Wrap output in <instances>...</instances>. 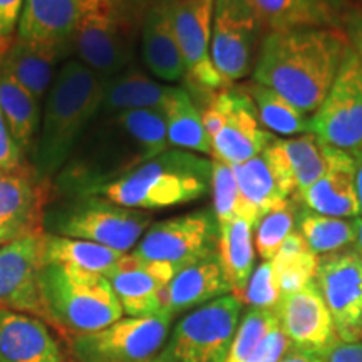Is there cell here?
Listing matches in <instances>:
<instances>
[{"label":"cell","instance_id":"obj_51","mask_svg":"<svg viewBox=\"0 0 362 362\" xmlns=\"http://www.w3.org/2000/svg\"><path fill=\"white\" fill-rule=\"evenodd\" d=\"M146 362H166V361L161 359L160 356H156V357H153V359H149V361H146Z\"/></svg>","mask_w":362,"mask_h":362},{"label":"cell","instance_id":"obj_39","mask_svg":"<svg viewBox=\"0 0 362 362\" xmlns=\"http://www.w3.org/2000/svg\"><path fill=\"white\" fill-rule=\"evenodd\" d=\"M214 166H211V183L210 192L214 197V211L218 220V225L226 223L228 220L238 216L240 208V192L238 183L235 178V171L232 165L220 160H214Z\"/></svg>","mask_w":362,"mask_h":362},{"label":"cell","instance_id":"obj_28","mask_svg":"<svg viewBox=\"0 0 362 362\" xmlns=\"http://www.w3.org/2000/svg\"><path fill=\"white\" fill-rule=\"evenodd\" d=\"M161 111L165 115L170 146L211 156V144L203 126L202 111L187 89L171 86Z\"/></svg>","mask_w":362,"mask_h":362},{"label":"cell","instance_id":"obj_41","mask_svg":"<svg viewBox=\"0 0 362 362\" xmlns=\"http://www.w3.org/2000/svg\"><path fill=\"white\" fill-rule=\"evenodd\" d=\"M288 351H291V344L280 329V324H277L264 337V341L259 344L247 362H280Z\"/></svg>","mask_w":362,"mask_h":362},{"label":"cell","instance_id":"obj_31","mask_svg":"<svg viewBox=\"0 0 362 362\" xmlns=\"http://www.w3.org/2000/svg\"><path fill=\"white\" fill-rule=\"evenodd\" d=\"M0 110L22 153H33L40 128L39 101L11 74L0 69Z\"/></svg>","mask_w":362,"mask_h":362},{"label":"cell","instance_id":"obj_5","mask_svg":"<svg viewBox=\"0 0 362 362\" xmlns=\"http://www.w3.org/2000/svg\"><path fill=\"white\" fill-rule=\"evenodd\" d=\"M39 291L47 324L67 339L101 330L124 314L110 280L96 272L42 265Z\"/></svg>","mask_w":362,"mask_h":362},{"label":"cell","instance_id":"obj_4","mask_svg":"<svg viewBox=\"0 0 362 362\" xmlns=\"http://www.w3.org/2000/svg\"><path fill=\"white\" fill-rule=\"evenodd\" d=\"M211 166V158L168 148L89 194L143 211L187 205L210 192Z\"/></svg>","mask_w":362,"mask_h":362},{"label":"cell","instance_id":"obj_7","mask_svg":"<svg viewBox=\"0 0 362 362\" xmlns=\"http://www.w3.org/2000/svg\"><path fill=\"white\" fill-rule=\"evenodd\" d=\"M151 225L148 211L121 206L96 194L49 203L44 214V232L88 240L119 253L134 250Z\"/></svg>","mask_w":362,"mask_h":362},{"label":"cell","instance_id":"obj_36","mask_svg":"<svg viewBox=\"0 0 362 362\" xmlns=\"http://www.w3.org/2000/svg\"><path fill=\"white\" fill-rule=\"evenodd\" d=\"M280 139V138H279ZM293 180V188L298 197L310 188L327 170V146L320 143L314 133L280 139Z\"/></svg>","mask_w":362,"mask_h":362},{"label":"cell","instance_id":"obj_3","mask_svg":"<svg viewBox=\"0 0 362 362\" xmlns=\"http://www.w3.org/2000/svg\"><path fill=\"white\" fill-rule=\"evenodd\" d=\"M104 79L79 61H67L54 78L40 117L33 166L51 181L62 170L101 110Z\"/></svg>","mask_w":362,"mask_h":362},{"label":"cell","instance_id":"obj_2","mask_svg":"<svg viewBox=\"0 0 362 362\" xmlns=\"http://www.w3.org/2000/svg\"><path fill=\"white\" fill-rule=\"evenodd\" d=\"M346 47V35L334 27L267 33L252 79L312 116L337 78Z\"/></svg>","mask_w":362,"mask_h":362},{"label":"cell","instance_id":"obj_8","mask_svg":"<svg viewBox=\"0 0 362 362\" xmlns=\"http://www.w3.org/2000/svg\"><path fill=\"white\" fill-rule=\"evenodd\" d=\"M200 111L211 156L226 165L248 161L277 138L260 124L255 106L238 84L210 94Z\"/></svg>","mask_w":362,"mask_h":362},{"label":"cell","instance_id":"obj_44","mask_svg":"<svg viewBox=\"0 0 362 362\" xmlns=\"http://www.w3.org/2000/svg\"><path fill=\"white\" fill-rule=\"evenodd\" d=\"M25 0H0V39L12 44L13 30L19 27Z\"/></svg>","mask_w":362,"mask_h":362},{"label":"cell","instance_id":"obj_21","mask_svg":"<svg viewBox=\"0 0 362 362\" xmlns=\"http://www.w3.org/2000/svg\"><path fill=\"white\" fill-rule=\"evenodd\" d=\"M327 161L325 173L296 198L314 214L357 218L361 216V206L357 198L354 156L342 149L327 146Z\"/></svg>","mask_w":362,"mask_h":362},{"label":"cell","instance_id":"obj_16","mask_svg":"<svg viewBox=\"0 0 362 362\" xmlns=\"http://www.w3.org/2000/svg\"><path fill=\"white\" fill-rule=\"evenodd\" d=\"M233 171L240 192L238 216L253 226L267 211L296 194L291 166L279 138L257 156L235 165Z\"/></svg>","mask_w":362,"mask_h":362},{"label":"cell","instance_id":"obj_43","mask_svg":"<svg viewBox=\"0 0 362 362\" xmlns=\"http://www.w3.org/2000/svg\"><path fill=\"white\" fill-rule=\"evenodd\" d=\"M341 30L362 64V12L347 8L341 13Z\"/></svg>","mask_w":362,"mask_h":362},{"label":"cell","instance_id":"obj_29","mask_svg":"<svg viewBox=\"0 0 362 362\" xmlns=\"http://www.w3.org/2000/svg\"><path fill=\"white\" fill-rule=\"evenodd\" d=\"M61 57L56 49L16 37L6 56L0 59V69L11 74L40 103L45 93L51 89L54 66Z\"/></svg>","mask_w":362,"mask_h":362},{"label":"cell","instance_id":"obj_33","mask_svg":"<svg viewBox=\"0 0 362 362\" xmlns=\"http://www.w3.org/2000/svg\"><path fill=\"white\" fill-rule=\"evenodd\" d=\"M123 255L124 253L88 240L61 237L47 232L42 235V265H69L106 275Z\"/></svg>","mask_w":362,"mask_h":362},{"label":"cell","instance_id":"obj_23","mask_svg":"<svg viewBox=\"0 0 362 362\" xmlns=\"http://www.w3.org/2000/svg\"><path fill=\"white\" fill-rule=\"evenodd\" d=\"M84 0H25L17 39L69 52Z\"/></svg>","mask_w":362,"mask_h":362},{"label":"cell","instance_id":"obj_40","mask_svg":"<svg viewBox=\"0 0 362 362\" xmlns=\"http://www.w3.org/2000/svg\"><path fill=\"white\" fill-rule=\"evenodd\" d=\"M280 291L275 279V270L272 260H262L252 272L245 291L240 296L243 305L248 309L275 310L280 300Z\"/></svg>","mask_w":362,"mask_h":362},{"label":"cell","instance_id":"obj_6","mask_svg":"<svg viewBox=\"0 0 362 362\" xmlns=\"http://www.w3.org/2000/svg\"><path fill=\"white\" fill-rule=\"evenodd\" d=\"M144 0H84L71 47L103 79L129 67L143 27Z\"/></svg>","mask_w":362,"mask_h":362},{"label":"cell","instance_id":"obj_32","mask_svg":"<svg viewBox=\"0 0 362 362\" xmlns=\"http://www.w3.org/2000/svg\"><path fill=\"white\" fill-rule=\"evenodd\" d=\"M238 86L255 106L260 124L272 134L293 138V136L312 133V116L297 110L274 89L255 83L253 79L240 83Z\"/></svg>","mask_w":362,"mask_h":362},{"label":"cell","instance_id":"obj_47","mask_svg":"<svg viewBox=\"0 0 362 362\" xmlns=\"http://www.w3.org/2000/svg\"><path fill=\"white\" fill-rule=\"evenodd\" d=\"M354 156V165H356V185H357V198H359V206H361V216H362V148L357 151L351 153Z\"/></svg>","mask_w":362,"mask_h":362},{"label":"cell","instance_id":"obj_35","mask_svg":"<svg viewBox=\"0 0 362 362\" xmlns=\"http://www.w3.org/2000/svg\"><path fill=\"white\" fill-rule=\"evenodd\" d=\"M317 262L319 257L310 252L302 233L293 230L272 260L280 296H288L314 282Z\"/></svg>","mask_w":362,"mask_h":362},{"label":"cell","instance_id":"obj_13","mask_svg":"<svg viewBox=\"0 0 362 362\" xmlns=\"http://www.w3.org/2000/svg\"><path fill=\"white\" fill-rule=\"evenodd\" d=\"M312 133L330 148H362V64L349 44L332 88L312 115Z\"/></svg>","mask_w":362,"mask_h":362},{"label":"cell","instance_id":"obj_48","mask_svg":"<svg viewBox=\"0 0 362 362\" xmlns=\"http://www.w3.org/2000/svg\"><path fill=\"white\" fill-rule=\"evenodd\" d=\"M354 250L362 257V216H357V235H356V243Z\"/></svg>","mask_w":362,"mask_h":362},{"label":"cell","instance_id":"obj_17","mask_svg":"<svg viewBox=\"0 0 362 362\" xmlns=\"http://www.w3.org/2000/svg\"><path fill=\"white\" fill-rule=\"evenodd\" d=\"M52 183L39 178L34 166L0 171V247L44 232V214Z\"/></svg>","mask_w":362,"mask_h":362},{"label":"cell","instance_id":"obj_20","mask_svg":"<svg viewBox=\"0 0 362 362\" xmlns=\"http://www.w3.org/2000/svg\"><path fill=\"white\" fill-rule=\"evenodd\" d=\"M173 267L124 253L104 277L128 317L155 315L163 309V291L175 277Z\"/></svg>","mask_w":362,"mask_h":362},{"label":"cell","instance_id":"obj_38","mask_svg":"<svg viewBox=\"0 0 362 362\" xmlns=\"http://www.w3.org/2000/svg\"><path fill=\"white\" fill-rule=\"evenodd\" d=\"M277 324L279 319L274 310L248 309L243 319L240 320L225 362H247L259 344L264 341V337Z\"/></svg>","mask_w":362,"mask_h":362},{"label":"cell","instance_id":"obj_42","mask_svg":"<svg viewBox=\"0 0 362 362\" xmlns=\"http://www.w3.org/2000/svg\"><path fill=\"white\" fill-rule=\"evenodd\" d=\"M22 149L17 146L16 139L12 138L11 131L4 119L2 110H0V171L16 170L24 165L22 161Z\"/></svg>","mask_w":362,"mask_h":362},{"label":"cell","instance_id":"obj_12","mask_svg":"<svg viewBox=\"0 0 362 362\" xmlns=\"http://www.w3.org/2000/svg\"><path fill=\"white\" fill-rule=\"evenodd\" d=\"M265 30L250 0H215L211 61L228 86L252 76Z\"/></svg>","mask_w":362,"mask_h":362},{"label":"cell","instance_id":"obj_18","mask_svg":"<svg viewBox=\"0 0 362 362\" xmlns=\"http://www.w3.org/2000/svg\"><path fill=\"white\" fill-rule=\"evenodd\" d=\"M42 235L33 233L0 247V309L24 312L47 324L39 291Z\"/></svg>","mask_w":362,"mask_h":362},{"label":"cell","instance_id":"obj_24","mask_svg":"<svg viewBox=\"0 0 362 362\" xmlns=\"http://www.w3.org/2000/svg\"><path fill=\"white\" fill-rule=\"evenodd\" d=\"M232 293L218 252L178 270L163 291V309L171 315L189 312Z\"/></svg>","mask_w":362,"mask_h":362},{"label":"cell","instance_id":"obj_27","mask_svg":"<svg viewBox=\"0 0 362 362\" xmlns=\"http://www.w3.org/2000/svg\"><path fill=\"white\" fill-rule=\"evenodd\" d=\"M170 89L171 86L158 83L138 67L129 66L112 78L104 79L99 115L134 110H161Z\"/></svg>","mask_w":362,"mask_h":362},{"label":"cell","instance_id":"obj_11","mask_svg":"<svg viewBox=\"0 0 362 362\" xmlns=\"http://www.w3.org/2000/svg\"><path fill=\"white\" fill-rule=\"evenodd\" d=\"M220 225L214 208L153 223L134 247L139 259L166 264L178 272L218 252Z\"/></svg>","mask_w":362,"mask_h":362},{"label":"cell","instance_id":"obj_26","mask_svg":"<svg viewBox=\"0 0 362 362\" xmlns=\"http://www.w3.org/2000/svg\"><path fill=\"white\" fill-rule=\"evenodd\" d=\"M267 33L310 27L341 29V13L324 0H250Z\"/></svg>","mask_w":362,"mask_h":362},{"label":"cell","instance_id":"obj_19","mask_svg":"<svg viewBox=\"0 0 362 362\" xmlns=\"http://www.w3.org/2000/svg\"><path fill=\"white\" fill-rule=\"evenodd\" d=\"M274 312L291 349L325 357L339 341L332 315L315 280L300 291L280 297Z\"/></svg>","mask_w":362,"mask_h":362},{"label":"cell","instance_id":"obj_1","mask_svg":"<svg viewBox=\"0 0 362 362\" xmlns=\"http://www.w3.org/2000/svg\"><path fill=\"white\" fill-rule=\"evenodd\" d=\"M168 148L161 110L99 115L52 180V189L62 198L89 194Z\"/></svg>","mask_w":362,"mask_h":362},{"label":"cell","instance_id":"obj_25","mask_svg":"<svg viewBox=\"0 0 362 362\" xmlns=\"http://www.w3.org/2000/svg\"><path fill=\"white\" fill-rule=\"evenodd\" d=\"M143 61L153 76L165 83L185 79L187 67L171 24L168 0L148 4L141 27Z\"/></svg>","mask_w":362,"mask_h":362},{"label":"cell","instance_id":"obj_9","mask_svg":"<svg viewBox=\"0 0 362 362\" xmlns=\"http://www.w3.org/2000/svg\"><path fill=\"white\" fill-rule=\"evenodd\" d=\"M242 300L233 293L189 310L160 354L168 362H225L240 324Z\"/></svg>","mask_w":362,"mask_h":362},{"label":"cell","instance_id":"obj_15","mask_svg":"<svg viewBox=\"0 0 362 362\" xmlns=\"http://www.w3.org/2000/svg\"><path fill=\"white\" fill-rule=\"evenodd\" d=\"M215 0H183L170 2V17L189 88L206 99L216 90L228 88L223 78L215 69L211 61V24H214Z\"/></svg>","mask_w":362,"mask_h":362},{"label":"cell","instance_id":"obj_30","mask_svg":"<svg viewBox=\"0 0 362 362\" xmlns=\"http://www.w3.org/2000/svg\"><path fill=\"white\" fill-rule=\"evenodd\" d=\"M218 255L232 293L240 298L255 269V242L250 221L235 216L220 225Z\"/></svg>","mask_w":362,"mask_h":362},{"label":"cell","instance_id":"obj_45","mask_svg":"<svg viewBox=\"0 0 362 362\" xmlns=\"http://www.w3.org/2000/svg\"><path fill=\"white\" fill-rule=\"evenodd\" d=\"M325 362H362V342L337 341L325 356Z\"/></svg>","mask_w":362,"mask_h":362},{"label":"cell","instance_id":"obj_50","mask_svg":"<svg viewBox=\"0 0 362 362\" xmlns=\"http://www.w3.org/2000/svg\"><path fill=\"white\" fill-rule=\"evenodd\" d=\"M11 45H12L11 42H6V40L0 39V59L6 56L7 51H8V47H11Z\"/></svg>","mask_w":362,"mask_h":362},{"label":"cell","instance_id":"obj_49","mask_svg":"<svg viewBox=\"0 0 362 362\" xmlns=\"http://www.w3.org/2000/svg\"><path fill=\"white\" fill-rule=\"evenodd\" d=\"M324 2H327L332 8H336L339 13H342L344 11H347V8H349L347 7L349 6V0H324Z\"/></svg>","mask_w":362,"mask_h":362},{"label":"cell","instance_id":"obj_10","mask_svg":"<svg viewBox=\"0 0 362 362\" xmlns=\"http://www.w3.org/2000/svg\"><path fill=\"white\" fill-rule=\"evenodd\" d=\"M173 315L161 310L146 317H121L96 332L67 339L74 362H146L168 339Z\"/></svg>","mask_w":362,"mask_h":362},{"label":"cell","instance_id":"obj_22","mask_svg":"<svg viewBox=\"0 0 362 362\" xmlns=\"http://www.w3.org/2000/svg\"><path fill=\"white\" fill-rule=\"evenodd\" d=\"M0 362H67L42 319L0 309Z\"/></svg>","mask_w":362,"mask_h":362},{"label":"cell","instance_id":"obj_52","mask_svg":"<svg viewBox=\"0 0 362 362\" xmlns=\"http://www.w3.org/2000/svg\"><path fill=\"white\" fill-rule=\"evenodd\" d=\"M170 2H183V0H170Z\"/></svg>","mask_w":362,"mask_h":362},{"label":"cell","instance_id":"obj_46","mask_svg":"<svg viewBox=\"0 0 362 362\" xmlns=\"http://www.w3.org/2000/svg\"><path fill=\"white\" fill-rule=\"evenodd\" d=\"M280 362H325V357L312 354V352L291 349Z\"/></svg>","mask_w":362,"mask_h":362},{"label":"cell","instance_id":"obj_37","mask_svg":"<svg viewBox=\"0 0 362 362\" xmlns=\"http://www.w3.org/2000/svg\"><path fill=\"white\" fill-rule=\"evenodd\" d=\"M300 202L296 197L267 211L253 226V242L262 260H274L285 238L297 228Z\"/></svg>","mask_w":362,"mask_h":362},{"label":"cell","instance_id":"obj_34","mask_svg":"<svg viewBox=\"0 0 362 362\" xmlns=\"http://www.w3.org/2000/svg\"><path fill=\"white\" fill-rule=\"evenodd\" d=\"M297 230L305 238L310 252L317 257L341 252L354 247L357 218H337L314 214L300 205L297 216Z\"/></svg>","mask_w":362,"mask_h":362},{"label":"cell","instance_id":"obj_14","mask_svg":"<svg viewBox=\"0 0 362 362\" xmlns=\"http://www.w3.org/2000/svg\"><path fill=\"white\" fill-rule=\"evenodd\" d=\"M315 284L341 342L362 341V257L354 248L319 257Z\"/></svg>","mask_w":362,"mask_h":362}]
</instances>
